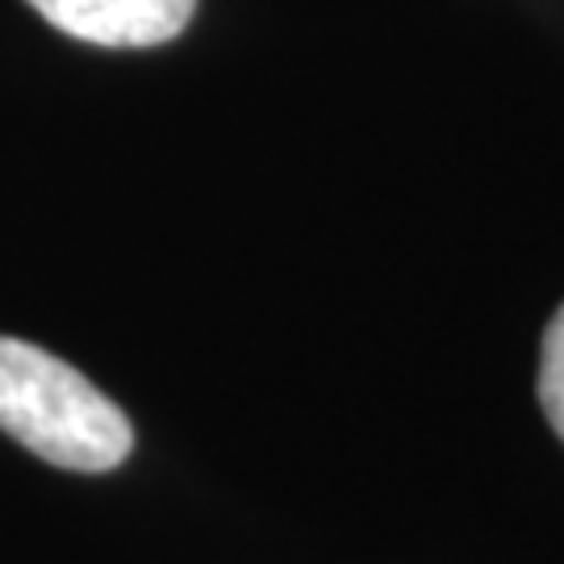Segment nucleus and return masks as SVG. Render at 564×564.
Instances as JSON below:
<instances>
[{
    "label": "nucleus",
    "instance_id": "1",
    "mask_svg": "<svg viewBox=\"0 0 564 564\" xmlns=\"http://www.w3.org/2000/svg\"><path fill=\"white\" fill-rule=\"evenodd\" d=\"M0 431L72 473L118 468L134 431L118 402L59 356L0 335Z\"/></svg>",
    "mask_w": 564,
    "mask_h": 564
},
{
    "label": "nucleus",
    "instance_id": "2",
    "mask_svg": "<svg viewBox=\"0 0 564 564\" xmlns=\"http://www.w3.org/2000/svg\"><path fill=\"white\" fill-rule=\"evenodd\" d=\"M55 30L93 46H160L193 21L197 0H25Z\"/></svg>",
    "mask_w": 564,
    "mask_h": 564
},
{
    "label": "nucleus",
    "instance_id": "3",
    "mask_svg": "<svg viewBox=\"0 0 564 564\" xmlns=\"http://www.w3.org/2000/svg\"><path fill=\"white\" fill-rule=\"evenodd\" d=\"M540 405L552 431L564 440V305L544 330V360H540Z\"/></svg>",
    "mask_w": 564,
    "mask_h": 564
}]
</instances>
